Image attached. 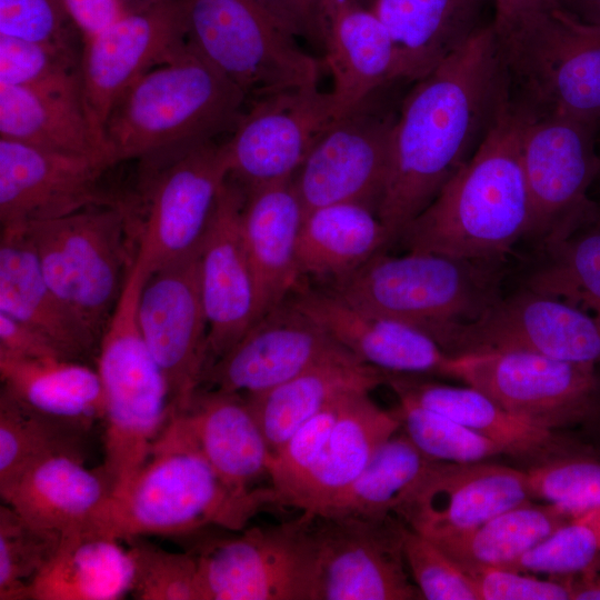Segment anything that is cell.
Returning <instances> with one entry per match:
<instances>
[{
  "mask_svg": "<svg viewBox=\"0 0 600 600\" xmlns=\"http://www.w3.org/2000/svg\"><path fill=\"white\" fill-rule=\"evenodd\" d=\"M509 100L493 23L411 83L377 211L393 240L472 158Z\"/></svg>",
  "mask_w": 600,
  "mask_h": 600,
  "instance_id": "6da1fadb",
  "label": "cell"
},
{
  "mask_svg": "<svg viewBox=\"0 0 600 600\" xmlns=\"http://www.w3.org/2000/svg\"><path fill=\"white\" fill-rule=\"evenodd\" d=\"M520 120L509 100L472 158L400 233L408 251L496 262L529 234Z\"/></svg>",
  "mask_w": 600,
  "mask_h": 600,
  "instance_id": "7a4b0ae2",
  "label": "cell"
},
{
  "mask_svg": "<svg viewBox=\"0 0 600 600\" xmlns=\"http://www.w3.org/2000/svg\"><path fill=\"white\" fill-rule=\"evenodd\" d=\"M272 507H281L272 487L232 491L203 457L181 414L173 412L127 491L113 498L99 533L128 541L186 537L212 526L239 532Z\"/></svg>",
  "mask_w": 600,
  "mask_h": 600,
  "instance_id": "3957f363",
  "label": "cell"
},
{
  "mask_svg": "<svg viewBox=\"0 0 600 600\" xmlns=\"http://www.w3.org/2000/svg\"><path fill=\"white\" fill-rule=\"evenodd\" d=\"M248 99L188 44L141 76L112 108L102 134L110 167L146 154L229 136Z\"/></svg>",
  "mask_w": 600,
  "mask_h": 600,
  "instance_id": "277c9868",
  "label": "cell"
},
{
  "mask_svg": "<svg viewBox=\"0 0 600 600\" xmlns=\"http://www.w3.org/2000/svg\"><path fill=\"white\" fill-rule=\"evenodd\" d=\"M509 103L526 117L600 121V27L558 0H530L493 20Z\"/></svg>",
  "mask_w": 600,
  "mask_h": 600,
  "instance_id": "5b68a950",
  "label": "cell"
},
{
  "mask_svg": "<svg viewBox=\"0 0 600 600\" xmlns=\"http://www.w3.org/2000/svg\"><path fill=\"white\" fill-rule=\"evenodd\" d=\"M223 141L171 147L133 160V186L114 197L148 274L199 251L229 177Z\"/></svg>",
  "mask_w": 600,
  "mask_h": 600,
  "instance_id": "8992f818",
  "label": "cell"
},
{
  "mask_svg": "<svg viewBox=\"0 0 600 600\" xmlns=\"http://www.w3.org/2000/svg\"><path fill=\"white\" fill-rule=\"evenodd\" d=\"M490 263L433 252H380L324 288L353 306L414 326L441 346L454 327L478 319L500 298Z\"/></svg>",
  "mask_w": 600,
  "mask_h": 600,
  "instance_id": "52a82bcc",
  "label": "cell"
},
{
  "mask_svg": "<svg viewBox=\"0 0 600 600\" xmlns=\"http://www.w3.org/2000/svg\"><path fill=\"white\" fill-rule=\"evenodd\" d=\"M141 282L129 279L101 337L96 360L104 393L102 466L121 497L167 427V381L141 333L137 309Z\"/></svg>",
  "mask_w": 600,
  "mask_h": 600,
  "instance_id": "ba28073f",
  "label": "cell"
},
{
  "mask_svg": "<svg viewBox=\"0 0 600 600\" xmlns=\"http://www.w3.org/2000/svg\"><path fill=\"white\" fill-rule=\"evenodd\" d=\"M24 229L49 286L100 344L138 254L116 198Z\"/></svg>",
  "mask_w": 600,
  "mask_h": 600,
  "instance_id": "9c48e42d",
  "label": "cell"
},
{
  "mask_svg": "<svg viewBox=\"0 0 600 600\" xmlns=\"http://www.w3.org/2000/svg\"><path fill=\"white\" fill-rule=\"evenodd\" d=\"M187 44L237 84L248 103L319 86L322 61L256 0H173Z\"/></svg>",
  "mask_w": 600,
  "mask_h": 600,
  "instance_id": "30bf717a",
  "label": "cell"
},
{
  "mask_svg": "<svg viewBox=\"0 0 600 600\" xmlns=\"http://www.w3.org/2000/svg\"><path fill=\"white\" fill-rule=\"evenodd\" d=\"M406 84L393 80L381 86L337 117L319 138L292 178L304 214L340 202L378 211Z\"/></svg>",
  "mask_w": 600,
  "mask_h": 600,
  "instance_id": "8fae6325",
  "label": "cell"
},
{
  "mask_svg": "<svg viewBox=\"0 0 600 600\" xmlns=\"http://www.w3.org/2000/svg\"><path fill=\"white\" fill-rule=\"evenodd\" d=\"M307 517L309 600L422 599L409 578L404 523L396 516L379 520Z\"/></svg>",
  "mask_w": 600,
  "mask_h": 600,
  "instance_id": "7c38bea8",
  "label": "cell"
},
{
  "mask_svg": "<svg viewBox=\"0 0 600 600\" xmlns=\"http://www.w3.org/2000/svg\"><path fill=\"white\" fill-rule=\"evenodd\" d=\"M443 376L462 380L511 413L553 431L586 419L600 392L596 364L527 351L450 356Z\"/></svg>",
  "mask_w": 600,
  "mask_h": 600,
  "instance_id": "4fadbf2b",
  "label": "cell"
},
{
  "mask_svg": "<svg viewBox=\"0 0 600 600\" xmlns=\"http://www.w3.org/2000/svg\"><path fill=\"white\" fill-rule=\"evenodd\" d=\"M516 113L531 206L529 234L550 236L587 223L597 206L588 191L600 168L594 147L598 122L566 114Z\"/></svg>",
  "mask_w": 600,
  "mask_h": 600,
  "instance_id": "5bb4252c",
  "label": "cell"
},
{
  "mask_svg": "<svg viewBox=\"0 0 600 600\" xmlns=\"http://www.w3.org/2000/svg\"><path fill=\"white\" fill-rule=\"evenodd\" d=\"M203 600H309L308 517L252 527L191 550Z\"/></svg>",
  "mask_w": 600,
  "mask_h": 600,
  "instance_id": "9a60e30c",
  "label": "cell"
},
{
  "mask_svg": "<svg viewBox=\"0 0 600 600\" xmlns=\"http://www.w3.org/2000/svg\"><path fill=\"white\" fill-rule=\"evenodd\" d=\"M337 117L331 92L319 86L249 102L223 141L229 178L244 191L291 179Z\"/></svg>",
  "mask_w": 600,
  "mask_h": 600,
  "instance_id": "2e32d148",
  "label": "cell"
},
{
  "mask_svg": "<svg viewBox=\"0 0 600 600\" xmlns=\"http://www.w3.org/2000/svg\"><path fill=\"white\" fill-rule=\"evenodd\" d=\"M441 347L450 356L516 350L597 366L600 317L526 288L499 298L478 319L454 327Z\"/></svg>",
  "mask_w": 600,
  "mask_h": 600,
  "instance_id": "e0dca14e",
  "label": "cell"
},
{
  "mask_svg": "<svg viewBox=\"0 0 600 600\" xmlns=\"http://www.w3.org/2000/svg\"><path fill=\"white\" fill-rule=\"evenodd\" d=\"M137 316L146 344L167 381L172 413L182 412L200 389L207 364L208 321L199 251L148 274Z\"/></svg>",
  "mask_w": 600,
  "mask_h": 600,
  "instance_id": "ac0fdd59",
  "label": "cell"
},
{
  "mask_svg": "<svg viewBox=\"0 0 600 600\" xmlns=\"http://www.w3.org/2000/svg\"><path fill=\"white\" fill-rule=\"evenodd\" d=\"M186 47L173 0L126 11L106 29L83 39L82 100L101 152L103 128L117 101L141 76Z\"/></svg>",
  "mask_w": 600,
  "mask_h": 600,
  "instance_id": "d6986e66",
  "label": "cell"
},
{
  "mask_svg": "<svg viewBox=\"0 0 600 600\" xmlns=\"http://www.w3.org/2000/svg\"><path fill=\"white\" fill-rule=\"evenodd\" d=\"M532 500L526 470L490 460H433L394 516L410 530L439 543Z\"/></svg>",
  "mask_w": 600,
  "mask_h": 600,
  "instance_id": "ffe728a7",
  "label": "cell"
},
{
  "mask_svg": "<svg viewBox=\"0 0 600 600\" xmlns=\"http://www.w3.org/2000/svg\"><path fill=\"white\" fill-rule=\"evenodd\" d=\"M100 157L63 153L0 138V223L24 228L114 200L101 179Z\"/></svg>",
  "mask_w": 600,
  "mask_h": 600,
  "instance_id": "44dd1931",
  "label": "cell"
},
{
  "mask_svg": "<svg viewBox=\"0 0 600 600\" xmlns=\"http://www.w3.org/2000/svg\"><path fill=\"white\" fill-rule=\"evenodd\" d=\"M244 199L243 188L228 177L199 250V280L208 321L204 373L258 320L257 287L241 233Z\"/></svg>",
  "mask_w": 600,
  "mask_h": 600,
  "instance_id": "7402d4cb",
  "label": "cell"
},
{
  "mask_svg": "<svg viewBox=\"0 0 600 600\" xmlns=\"http://www.w3.org/2000/svg\"><path fill=\"white\" fill-rule=\"evenodd\" d=\"M287 300L261 317L204 373L212 390L253 396L271 390L340 348Z\"/></svg>",
  "mask_w": 600,
  "mask_h": 600,
  "instance_id": "603a6c76",
  "label": "cell"
},
{
  "mask_svg": "<svg viewBox=\"0 0 600 600\" xmlns=\"http://www.w3.org/2000/svg\"><path fill=\"white\" fill-rule=\"evenodd\" d=\"M287 301L372 367L389 373H444L450 354L414 326L353 306L327 288L300 284Z\"/></svg>",
  "mask_w": 600,
  "mask_h": 600,
  "instance_id": "cb8c5ba5",
  "label": "cell"
},
{
  "mask_svg": "<svg viewBox=\"0 0 600 600\" xmlns=\"http://www.w3.org/2000/svg\"><path fill=\"white\" fill-rule=\"evenodd\" d=\"M114 498V482L104 467L88 468L72 456L44 459L1 494L29 523L63 534L97 532Z\"/></svg>",
  "mask_w": 600,
  "mask_h": 600,
  "instance_id": "d4e9b609",
  "label": "cell"
},
{
  "mask_svg": "<svg viewBox=\"0 0 600 600\" xmlns=\"http://www.w3.org/2000/svg\"><path fill=\"white\" fill-rule=\"evenodd\" d=\"M292 178L244 191L241 233L257 287L258 320L300 286L298 241L304 210Z\"/></svg>",
  "mask_w": 600,
  "mask_h": 600,
  "instance_id": "484cf974",
  "label": "cell"
},
{
  "mask_svg": "<svg viewBox=\"0 0 600 600\" xmlns=\"http://www.w3.org/2000/svg\"><path fill=\"white\" fill-rule=\"evenodd\" d=\"M0 312L38 331L64 359L96 363L99 341L49 286L24 228L1 229Z\"/></svg>",
  "mask_w": 600,
  "mask_h": 600,
  "instance_id": "4316f807",
  "label": "cell"
},
{
  "mask_svg": "<svg viewBox=\"0 0 600 600\" xmlns=\"http://www.w3.org/2000/svg\"><path fill=\"white\" fill-rule=\"evenodd\" d=\"M322 26L338 117L381 86L401 80L392 38L373 10L356 0H323Z\"/></svg>",
  "mask_w": 600,
  "mask_h": 600,
  "instance_id": "83f0119b",
  "label": "cell"
},
{
  "mask_svg": "<svg viewBox=\"0 0 600 600\" xmlns=\"http://www.w3.org/2000/svg\"><path fill=\"white\" fill-rule=\"evenodd\" d=\"M488 0H377L373 11L396 49L397 77L413 83L492 23Z\"/></svg>",
  "mask_w": 600,
  "mask_h": 600,
  "instance_id": "f1b7e54d",
  "label": "cell"
},
{
  "mask_svg": "<svg viewBox=\"0 0 600 600\" xmlns=\"http://www.w3.org/2000/svg\"><path fill=\"white\" fill-rule=\"evenodd\" d=\"M398 399L442 413L502 447L508 456L534 463L579 450L556 431L532 424L502 408L482 391L426 380L420 374L389 373Z\"/></svg>",
  "mask_w": 600,
  "mask_h": 600,
  "instance_id": "f546056e",
  "label": "cell"
},
{
  "mask_svg": "<svg viewBox=\"0 0 600 600\" xmlns=\"http://www.w3.org/2000/svg\"><path fill=\"white\" fill-rule=\"evenodd\" d=\"M179 413L203 457L232 491L258 489L259 479L268 477L272 453L244 396L199 389Z\"/></svg>",
  "mask_w": 600,
  "mask_h": 600,
  "instance_id": "4dcf8cb0",
  "label": "cell"
},
{
  "mask_svg": "<svg viewBox=\"0 0 600 600\" xmlns=\"http://www.w3.org/2000/svg\"><path fill=\"white\" fill-rule=\"evenodd\" d=\"M400 428L396 410L380 408L369 392L348 396L320 457L287 497L284 507L318 516Z\"/></svg>",
  "mask_w": 600,
  "mask_h": 600,
  "instance_id": "1f68e13d",
  "label": "cell"
},
{
  "mask_svg": "<svg viewBox=\"0 0 600 600\" xmlns=\"http://www.w3.org/2000/svg\"><path fill=\"white\" fill-rule=\"evenodd\" d=\"M386 381L387 372L341 346L282 384L244 397L273 454L300 424L336 399L370 392Z\"/></svg>",
  "mask_w": 600,
  "mask_h": 600,
  "instance_id": "d6a6232c",
  "label": "cell"
},
{
  "mask_svg": "<svg viewBox=\"0 0 600 600\" xmlns=\"http://www.w3.org/2000/svg\"><path fill=\"white\" fill-rule=\"evenodd\" d=\"M0 138L104 159L83 106L81 77L37 87L0 84Z\"/></svg>",
  "mask_w": 600,
  "mask_h": 600,
  "instance_id": "836d02e7",
  "label": "cell"
},
{
  "mask_svg": "<svg viewBox=\"0 0 600 600\" xmlns=\"http://www.w3.org/2000/svg\"><path fill=\"white\" fill-rule=\"evenodd\" d=\"M0 377L1 389L36 412L89 432L103 420L102 383L89 363L0 356Z\"/></svg>",
  "mask_w": 600,
  "mask_h": 600,
  "instance_id": "e575fe53",
  "label": "cell"
},
{
  "mask_svg": "<svg viewBox=\"0 0 600 600\" xmlns=\"http://www.w3.org/2000/svg\"><path fill=\"white\" fill-rule=\"evenodd\" d=\"M393 238L377 212L358 202L316 208L304 214L298 241L300 274L327 283L382 252Z\"/></svg>",
  "mask_w": 600,
  "mask_h": 600,
  "instance_id": "d590c367",
  "label": "cell"
},
{
  "mask_svg": "<svg viewBox=\"0 0 600 600\" xmlns=\"http://www.w3.org/2000/svg\"><path fill=\"white\" fill-rule=\"evenodd\" d=\"M120 540L97 532L63 534L29 587L31 600H116L130 593L133 562Z\"/></svg>",
  "mask_w": 600,
  "mask_h": 600,
  "instance_id": "8d00e7d4",
  "label": "cell"
},
{
  "mask_svg": "<svg viewBox=\"0 0 600 600\" xmlns=\"http://www.w3.org/2000/svg\"><path fill=\"white\" fill-rule=\"evenodd\" d=\"M432 461L400 428L318 516L374 520L394 516Z\"/></svg>",
  "mask_w": 600,
  "mask_h": 600,
  "instance_id": "74e56055",
  "label": "cell"
},
{
  "mask_svg": "<svg viewBox=\"0 0 600 600\" xmlns=\"http://www.w3.org/2000/svg\"><path fill=\"white\" fill-rule=\"evenodd\" d=\"M569 520L549 503L529 501L437 544L461 567L506 568Z\"/></svg>",
  "mask_w": 600,
  "mask_h": 600,
  "instance_id": "f35d334b",
  "label": "cell"
},
{
  "mask_svg": "<svg viewBox=\"0 0 600 600\" xmlns=\"http://www.w3.org/2000/svg\"><path fill=\"white\" fill-rule=\"evenodd\" d=\"M89 431L47 417L0 392V494L38 462L54 456L86 459Z\"/></svg>",
  "mask_w": 600,
  "mask_h": 600,
  "instance_id": "ab89813d",
  "label": "cell"
},
{
  "mask_svg": "<svg viewBox=\"0 0 600 600\" xmlns=\"http://www.w3.org/2000/svg\"><path fill=\"white\" fill-rule=\"evenodd\" d=\"M547 242L548 259L531 274L527 289L600 317V229L584 223Z\"/></svg>",
  "mask_w": 600,
  "mask_h": 600,
  "instance_id": "60d3db41",
  "label": "cell"
},
{
  "mask_svg": "<svg viewBox=\"0 0 600 600\" xmlns=\"http://www.w3.org/2000/svg\"><path fill=\"white\" fill-rule=\"evenodd\" d=\"M62 534L0 507V600H27L32 580L54 557Z\"/></svg>",
  "mask_w": 600,
  "mask_h": 600,
  "instance_id": "b9f144b4",
  "label": "cell"
},
{
  "mask_svg": "<svg viewBox=\"0 0 600 600\" xmlns=\"http://www.w3.org/2000/svg\"><path fill=\"white\" fill-rule=\"evenodd\" d=\"M532 499L546 501L574 519L600 509V458L574 450L526 470Z\"/></svg>",
  "mask_w": 600,
  "mask_h": 600,
  "instance_id": "7bdbcfd3",
  "label": "cell"
},
{
  "mask_svg": "<svg viewBox=\"0 0 600 600\" xmlns=\"http://www.w3.org/2000/svg\"><path fill=\"white\" fill-rule=\"evenodd\" d=\"M396 412L401 429L429 458L446 462L487 461L504 449L456 420L404 399H398Z\"/></svg>",
  "mask_w": 600,
  "mask_h": 600,
  "instance_id": "ee69618b",
  "label": "cell"
},
{
  "mask_svg": "<svg viewBox=\"0 0 600 600\" xmlns=\"http://www.w3.org/2000/svg\"><path fill=\"white\" fill-rule=\"evenodd\" d=\"M133 562L130 594L139 600H203L196 554L164 550L144 539L128 540Z\"/></svg>",
  "mask_w": 600,
  "mask_h": 600,
  "instance_id": "f6af8a7d",
  "label": "cell"
},
{
  "mask_svg": "<svg viewBox=\"0 0 600 600\" xmlns=\"http://www.w3.org/2000/svg\"><path fill=\"white\" fill-rule=\"evenodd\" d=\"M600 561L598 537L584 517L570 519L502 569L546 573L551 578L596 571Z\"/></svg>",
  "mask_w": 600,
  "mask_h": 600,
  "instance_id": "bcb514c9",
  "label": "cell"
},
{
  "mask_svg": "<svg viewBox=\"0 0 600 600\" xmlns=\"http://www.w3.org/2000/svg\"><path fill=\"white\" fill-rule=\"evenodd\" d=\"M356 393V392H353ZM342 396L300 424L272 454L268 477L281 507L320 457L348 396Z\"/></svg>",
  "mask_w": 600,
  "mask_h": 600,
  "instance_id": "7dc6e473",
  "label": "cell"
},
{
  "mask_svg": "<svg viewBox=\"0 0 600 600\" xmlns=\"http://www.w3.org/2000/svg\"><path fill=\"white\" fill-rule=\"evenodd\" d=\"M77 50L0 34V84L37 87L81 77Z\"/></svg>",
  "mask_w": 600,
  "mask_h": 600,
  "instance_id": "c3c4849f",
  "label": "cell"
},
{
  "mask_svg": "<svg viewBox=\"0 0 600 600\" xmlns=\"http://www.w3.org/2000/svg\"><path fill=\"white\" fill-rule=\"evenodd\" d=\"M403 554L422 599L479 600L472 578L437 543L404 524Z\"/></svg>",
  "mask_w": 600,
  "mask_h": 600,
  "instance_id": "681fc988",
  "label": "cell"
},
{
  "mask_svg": "<svg viewBox=\"0 0 600 600\" xmlns=\"http://www.w3.org/2000/svg\"><path fill=\"white\" fill-rule=\"evenodd\" d=\"M73 29L61 0H0L1 36L77 50Z\"/></svg>",
  "mask_w": 600,
  "mask_h": 600,
  "instance_id": "f907efd6",
  "label": "cell"
},
{
  "mask_svg": "<svg viewBox=\"0 0 600 600\" xmlns=\"http://www.w3.org/2000/svg\"><path fill=\"white\" fill-rule=\"evenodd\" d=\"M461 567V566H460ZM473 580L479 600H571L564 578L541 580L493 567H461Z\"/></svg>",
  "mask_w": 600,
  "mask_h": 600,
  "instance_id": "816d5d0a",
  "label": "cell"
},
{
  "mask_svg": "<svg viewBox=\"0 0 600 600\" xmlns=\"http://www.w3.org/2000/svg\"><path fill=\"white\" fill-rule=\"evenodd\" d=\"M256 1L282 29L323 53V0Z\"/></svg>",
  "mask_w": 600,
  "mask_h": 600,
  "instance_id": "f5cc1de1",
  "label": "cell"
},
{
  "mask_svg": "<svg viewBox=\"0 0 600 600\" xmlns=\"http://www.w3.org/2000/svg\"><path fill=\"white\" fill-rule=\"evenodd\" d=\"M0 356L20 359H64L38 331L3 312H0Z\"/></svg>",
  "mask_w": 600,
  "mask_h": 600,
  "instance_id": "db71d44e",
  "label": "cell"
},
{
  "mask_svg": "<svg viewBox=\"0 0 600 600\" xmlns=\"http://www.w3.org/2000/svg\"><path fill=\"white\" fill-rule=\"evenodd\" d=\"M82 40L106 29L126 11L119 0H61Z\"/></svg>",
  "mask_w": 600,
  "mask_h": 600,
  "instance_id": "11a10c76",
  "label": "cell"
},
{
  "mask_svg": "<svg viewBox=\"0 0 600 600\" xmlns=\"http://www.w3.org/2000/svg\"><path fill=\"white\" fill-rule=\"evenodd\" d=\"M558 2L581 21L600 27V0H558Z\"/></svg>",
  "mask_w": 600,
  "mask_h": 600,
  "instance_id": "9f6ffc18",
  "label": "cell"
},
{
  "mask_svg": "<svg viewBox=\"0 0 600 600\" xmlns=\"http://www.w3.org/2000/svg\"><path fill=\"white\" fill-rule=\"evenodd\" d=\"M530 0H493L494 6V18L493 20H499L511 14L517 9L524 6Z\"/></svg>",
  "mask_w": 600,
  "mask_h": 600,
  "instance_id": "6f0895ef",
  "label": "cell"
},
{
  "mask_svg": "<svg viewBox=\"0 0 600 600\" xmlns=\"http://www.w3.org/2000/svg\"><path fill=\"white\" fill-rule=\"evenodd\" d=\"M124 11H133L153 4L161 0H119Z\"/></svg>",
  "mask_w": 600,
  "mask_h": 600,
  "instance_id": "680465c9",
  "label": "cell"
},
{
  "mask_svg": "<svg viewBox=\"0 0 600 600\" xmlns=\"http://www.w3.org/2000/svg\"><path fill=\"white\" fill-rule=\"evenodd\" d=\"M582 517H584L586 520L593 528L600 544V509L583 514Z\"/></svg>",
  "mask_w": 600,
  "mask_h": 600,
  "instance_id": "91938a15",
  "label": "cell"
},
{
  "mask_svg": "<svg viewBox=\"0 0 600 600\" xmlns=\"http://www.w3.org/2000/svg\"><path fill=\"white\" fill-rule=\"evenodd\" d=\"M588 223L600 229V203H597L593 214Z\"/></svg>",
  "mask_w": 600,
  "mask_h": 600,
  "instance_id": "94428289",
  "label": "cell"
},
{
  "mask_svg": "<svg viewBox=\"0 0 600 600\" xmlns=\"http://www.w3.org/2000/svg\"><path fill=\"white\" fill-rule=\"evenodd\" d=\"M356 1H358L363 7L372 10L377 0H356Z\"/></svg>",
  "mask_w": 600,
  "mask_h": 600,
  "instance_id": "6125c7cd",
  "label": "cell"
},
{
  "mask_svg": "<svg viewBox=\"0 0 600 600\" xmlns=\"http://www.w3.org/2000/svg\"><path fill=\"white\" fill-rule=\"evenodd\" d=\"M599 159H600V154H599ZM596 181H598L600 183V168H599V172H598Z\"/></svg>",
  "mask_w": 600,
  "mask_h": 600,
  "instance_id": "be15d7a7",
  "label": "cell"
}]
</instances>
